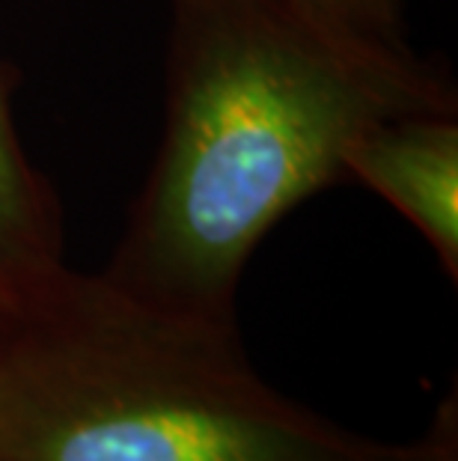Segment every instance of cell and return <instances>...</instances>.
<instances>
[{"label":"cell","mask_w":458,"mask_h":461,"mask_svg":"<svg viewBox=\"0 0 458 461\" xmlns=\"http://www.w3.org/2000/svg\"><path fill=\"white\" fill-rule=\"evenodd\" d=\"M167 131L107 277L167 307L236 319L253 248L339 179L378 120L453 111L411 54L346 36L295 0H170Z\"/></svg>","instance_id":"1"},{"label":"cell","mask_w":458,"mask_h":461,"mask_svg":"<svg viewBox=\"0 0 458 461\" xmlns=\"http://www.w3.org/2000/svg\"><path fill=\"white\" fill-rule=\"evenodd\" d=\"M0 461H458V420L364 438L271 387L236 319L60 265L0 321Z\"/></svg>","instance_id":"2"},{"label":"cell","mask_w":458,"mask_h":461,"mask_svg":"<svg viewBox=\"0 0 458 461\" xmlns=\"http://www.w3.org/2000/svg\"><path fill=\"white\" fill-rule=\"evenodd\" d=\"M455 111L387 116L346 146L343 170L384 197L426 235L458 277V125Z\"/></svg>","instance_id":"3"},{"label":"cell","mask_w":458,"mask_h":461,"mask_svg":"<svg viewBox=\"0 0 458 461\" xmlns=\"http://www.w3.org/2000/svg\"><path fill=\"white\" fill-rule=\"evenodd\" d=\"M60 265V214L18 143L0 86V289L13 298Z\"/></svg>","instance_id":"4"},{"label":"cell","mask_w":458,"mask_h":461,"mask_svg":"<svg viewBox=\"0 0 458 461\" xmlns=\"http://www.w3.org/2000/svg\"><path fill=\"white\" fill-rule=\"evenodd\" d=\"M334 31L384 48H408L402 36V0H295Z\"/></svg>","instance_id":"5"},{"label":"cell","mask_w":458,"mask_h":461,"mask_svg":"<svg viewBox=\"0 0 458 461\" xmlns=\"http://www.w3.org/2000/svg\"><path fill=\"white\" fill-rule=\"evenodd\" d=\"M6 303H9V298L4 295V289H0V321H4V316H6Z\"/></svg>","instance_id":"6"}]
</instances>
